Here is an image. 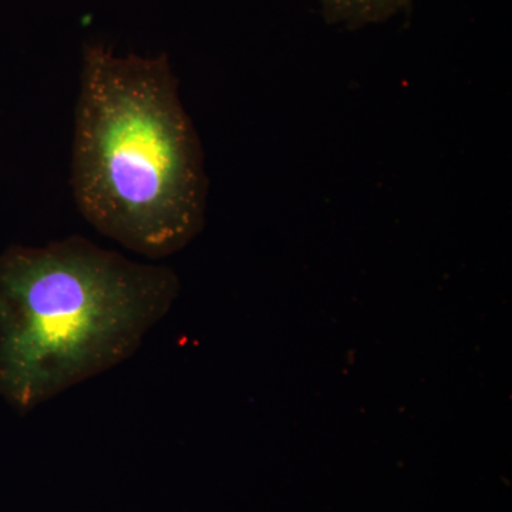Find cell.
Returning <instances> with one entry per match:
<instances>
[{
  "label": "cell",
  "mask_w": 512,
  "mask_h": 512,
  "mask_svg": "<svg viewBox=\"0 0 512 512\" xmlns=\"http://www.w3.org/2000/svg\"><path fill=\"white\" fill-rule=\"evenodd\" d=\"M70 184L87 222L146 258L173 255L200 234L204 154L167 55L84 46Z\"/></svg>",
  "instance_id": "obj_1"
},
{
  "label": "cell",
  "mask_w": 512,
  "mask_h": 512,
  "mask_svg": "<svg viewBox=\"0 0 512 512\" xmlns=\"http://www.w3.org/2000/svg\"><path fill=\"white\" fill-rule=\"evenodd\" d=\"M323 12L330 22L346 26L369 25L383 22L409 8L412 0H320Z\"/></svg>",
  "instance_id": "obj_3"
},
{
  "label": "cell",
  "mask_w": 512,
  "mask_h": 512,
  "mask_svg": "<svg viewBox=\"0 0 512 512\" xmlns=\"http://www.w3.org/2000/svg\"><path fill=\"white\" fill-rule=\"evenodd\" d=\"M180 281L83 237L0 254V397L20 413L120 365L173 308Z\"/></svg>",
  "instance_id": "obj_2"
}]
</instances>
